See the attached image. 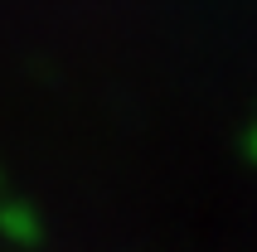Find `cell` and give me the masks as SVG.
<instances>
[{
	"label": "cell",
	"mask_w": 257,
	"mask_h": 252,
	"mask_svg": "<svg viewBox=\"0 0 257 252\" xmlns=\"http://www.w3.org/2000/svg\"><path fill=\"white\" fill-rule=\"evenodd\" d=\"M0 184H5V180H0Z\"/></svg>",
	"instance_id": "cell-2"
},
{
	"label": "cell",
	"mask_w": 257,
	"mask_h": 252,
	"mask_svg": "<svg viewBox=\"0 0 257 252\" xmlns=\"http://www.w3.org/2000/svg\"><path fill=\"white\" fill-rule=\"evenodd\" d=\"M39 213L29 209L25 199H5L0 194V238L10 242V247H34L39 242Z\"/></svg>",
	"instance_id": "cell-1"
}]
</instances>
